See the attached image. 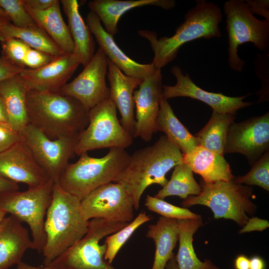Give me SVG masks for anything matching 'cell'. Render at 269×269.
Returning a JSON list of instances; mask_svg holds the SVG:
<instances>
[{"label":"cell","mask_w":269,"mask_h":269,"mask_svg":"<svg viewBox=\"0 0 269 269\" xmlns=\"http://www.w3.org/2000/svg\"><path fill=\"white\" fill-rule=\"evenodd\" d=\"M88 121L79 134L75 154L104 148L125 149L132 144L133 137L118 120L116 107L110 99L89 110Z\"/></svg>","instance_id":"10"},{"label":"cell","mask_w":269,"mask_h":269,"mask_svg":"<svg viewBox=\"0 0 269 269\" xmlns=\"http://www.w3.org/2000/svg\"><path fill=\"white\" fill-rule=\"evenodd\" d=\"M32 243L28 230L12 215L5 217L0 225V269H8L21 262Z\"/></svg>","instance_id":"21"},{"label":"cell","mask_w":269,"mask_h":269,"mask_svg":"<svg viewBox=\"0 0 269 269\" xmlns=\"http://www.w3.org/2000/svg\"><path fill=\"white\" fill-rule=\"evenodd\" d=\"M202 190L197 196H189L182 201L181 206L187 208L201 205L210 208L215 219L224 218L243 226L249 219L248 215H253L257 206L251 200L253 189L239 184L233 179L207 182L202 179Z\"/></svg>","instance_id":"6"},{"label":"cell","mask_w":269,"mask_h":269,"mask_svg":"<svg viewBox=\"0 0 269 269\" xmlns=\"http://www.w3.org/2000/svg\"><path fill=\"white\" fill-rule=\"evenodd\" d=\"M134 201L132 196L119 183L110 182L91 192L81 201L83 218H102L121 222L134 219Z\"/></svg>","instance_id":"12"},{"label":"cell","mask_w":269,"mask_h":269,"mask_svg":"<svg viewBox=\"0 0 269 269\" xmlns=\"http://www.w3.org/2000/svg\"><path fill=\"white\" fill-rule=\"evenodd\" d=\"M22 139V135L12 129L7 123H0V153Z\"/></svg>","instance_id":"40"},{"label":"cell","mask_w":269,"mask_h":269,"mask_svg":"<svg viewBox=\"0 0 269 269\" xmlns=\"http://www.w3.org/2000/svg\"><path fill=\"white\" fill-rule=\"evenodd\" d=\"M177 220L160 217L155 224L149 225L146 236L155 245L151 269H165L168 261L174 255L173 251L178 241Z\"/></svg>","instance_id":"27"},{"label":"cell","mask_w":269,"mask_h":269,"mask_svg":"<svg viewBox=\"0 0 269 269\" xmlns=\"http://www.w3.org/2000/svg\"><path fill=\"white\" fill-rule=\"evenodd\" d=\"M80 64L72 54H64L46 66L37 69L25 68L20 74L29 89L58 92L70 79Z\"/></svg>","instance_id":"18"},{"label":"cell","mask_w":269,"mask_h":269,"mask_svg":"<svg viewBox=\"0 0 269 269\" xmlns=\"http://www.w3.org/2000/svg\"><path fill=\"white\" fill-rule=\"evenodd\" d=\"M250 259L246 256L241 254L237 256L234 260L235 269H249Z\"/></svg>","instance_id":"45"},{"label":"cell","mask_w":269,"mask_h":269,"mask_svg":"<svg viewBox=\"0 0 269 269\" xmlns=\"http://www.w3.org/2000/svg\"><path fill=\"white\" fill-rule=\"evenodd\" d=\"M183 162L181 151L164 135L152 145L130 155L127 166L113 182L124 187L133 199L134 209L138 210L146 188L153 184L164 186L168 181L166 173Z\"/></svg>","instance_id":"3"},{"label":"cell","mask_w":269,"mask_h":269,"mask_svg":"<svg viewBox=\"0 0 269 269\" xmlns=\"http://www.w3.org/2000/svg\"><path fill=\"white\" fill-rule=\"evenodd\" d=\"M165 269H179L175 255L168 261Z\"/></svg>","instance_id":"50"},{"label":"cell","mask_w":269,"mask_h":269,"mask_svg":"<svg viewBox=\"0 0 269 269\" xmlns=\"http://www.w3.org/2000/svg\"><path fill=\"white\" fill-rule=\"evenodd\" d=\"M7 115L4 102L0 95V123H7Z\"/></svg>","instance_id":"48"},{"label":"cell","mask_w":269,"mask_h":269,"mask_svg":"<svg viewBox=\"0 0 269 269\" xmlns=\"http://www.w3.org/2000/svg\"><path fill=\"white\" fill-rule=\"evenodd\" d=\"M29 124L52 139L79 135L88 125L89 111L76 99L58 92L29 89Z\"/></svg>","instance_id":"2"},{"label":"cell","mask_w":269,"mask_h":269,"mask_svg":"<svg viewBox=\"0 0 269 269\" xmlns=\"http://www.w3.org/2000/svg\"><path fill=\"white\" fill-rule=\"evenodd\" d=\"M1 57L10 63L25 69L24 60L30 47L16 38H9L0 42Z\"/></svg>","instance_id":"37"},{"label":"cell","mask_w":269,"mask_h":269,"mask_svg":"<svg viewBox=\"0 0 269 269\" xmlns=\"http://www.w3.org/2000/svg\"><path fill=\"white\" fill-rule=\"evenodd\" d=\"M233 180L239 184L248 186L257 185L269 191V150L252 165L251 170L245 175L234 177Z\"/></svg>","instance_id":"34"},{"label":"cell","mask_w":269,"mask_h":269,"mask_svg":"<svg viewBox=\"0 0 269 269\" xmlns=\"http://www.w3.org/2000/svg\"><path fill=\"white\" fill-rule=\"evenodd\" d=\"M184 16V21L170 37L157 38L153 31L139 30L138 35L147 39L154 53L151 63L161 69L177 57L180 48L186 43L200 39L220 38L219 24L222 20L221 8L214 2L197 0Z\"/></svg>","instance_id":"1"},{"label":"cell","mask_w":269,"mask_h":269,"mask_svg":"<svg viewBox=\"0 0 269 269\" xmlns=\"http://www.w3.org/2000/svg\"><path fill=\"white\" fill-rule=\"evenodd\" d=\"M269 223L267 220L252 217L249 218L246 224L239 231V234L249 233L253 231L262 232L269 228Z\"/></svg>","instance_id":"42"},{"label":"cell","mask_w":269,"mask_h":269,"mask_svg":"<svg viewBox=\"0 0 269 269\" xmlns=\"http://www.w3.org/2000/svg\"><path fill=\"white\" fill-rule=\"evenodd\" d=\"M129 223L92 219L84 237L46 266L53 269H117L105 260L107 245H100L99 242Z\"/></svg>","instance_id":"9"},{"label":"cell","mask_w":269,"mask_h":269,"mask_svg":"<svg viewBox=\"0 0 269 269\" xmlns=\"http://www.w3.org/2000/svg\"><path fill=\"white\" fill-rule=\"evenodd\" d=\"M130 155L118 147L110 148L100 158L84 153L76 162L67 164L57 184L81 201L97 188L113 182L127 166Z\"/></svg>","instance_id":"5"},{"label":"cell","mask_w":269,"mask_h":269,"mask_svg":"<svg viewBox=\"0 0 269 269\" xmlns=\"http://www.w3.org/2000/svg\"><path fill=\"white\" fill-rule=\"evenodd\" d=\"M29 88L17 74L0 83V95L6 107L7 124L14 131L22 134L29 124L26 106Z\"/></svg>","instance_id":"23"},{"label":"cell","mask_w":269,"mask_h":269,"mask_svg":"<svg viewBox=\"0 0 269 269\" xmlns=\"http://www.w3.org/2000/svg\"><path fill=\"white\" fill-rule=\"evenodd\" d=\"M177 221L179 245L175 257L179 269H220L209 259L201 261L195 253L193 238L198 229L203 226L201 216Z\"/></svg>","instance_id":"29"},{"label":"cell","mask_w":269,"mask_h":269,"mask_svg":"<svg viewBox=\"0 0 269 269\" xmlns=\"http://www.w3.org/2000/svg\"><path fill=\"white\" fill-rule=\"evenodd\" d=\"M183 161L193 172L207 182L230 181L234 176L224 155L198 146L192 151L183 154Z\"/></svg>","instance_id":"24"},{"label":"cell","mask_w":269,"mask_h":269,"mask_svg":"<svg viewBox=\"0 0 269 269\" xmlns=\"http://www.w3.org/2000/svg\"><path fill=\"white\" fill-rule=\"evenodd\" d=\"M22 135L39 165L57 183L69 159L75 154L79 135L52 139L30 124Z\"/></svg>","instance_id":"11"},{"label":"cell","mask_w":269,"mask_h":269,"mask_svg":"<svg viewBox=\"0 0 269 269\" xmlns=\"http://www.w3.org/2000/svg\"><path fill=\"white\" fill-rule=\"evenodd\" d=\"M60 2L67 17L68 26L74 42L73 54L84 67L95 54V42L92 33L80 14L77 0H61Z\"/></svg>","instance_id":"25"},{"label":"cell","mask_w":269,"mask_h":269,"mask_svg":"<svg viewBox=\"0 0 269 269\" xmlns=\"http://www.w3.org/2000/svg\"><path fill=\"white\" fill-rule=\"evenodd\" d=\"M228 35V63L237 72L242 71L245 62L238 54V47L253 43L262 52L269 51V21L257 19L243 0H229L223 4Z\"/></svg>","instance_id":"7"},{"label":"cell","mask_w":269,"mask_h":269,"mask_svg":"<svg viewBox=\"0 0 269 269\" xmlns=\"http://www.w3.org/2000/svg\"><path fill=\"white\" fill-rule=\"evenodd\" d=\"M19 189L18 184L0 176V193Z\"/></svg>","instance_id":"46"},{"label":"cell","mask_w":269,"mask_h":269,"mask_svg":"<svg viewBox=\"0 0 269 269\" xmlns=\"http://www.w3.org/2000/svg\"><path fill=\"white\" fill-rule=\"evenodd\" d=\"M235 119V115L213 111L208 122L195 135L199 146L224 155L228 130Z\"/></svg>","instance_id":"31"},{"label":"cell","mask_w":269,"mask_h":269,"mask_svg":"<svg viewBox=\"0 0 269 269\" xmlns=\"http://www.w3.org/2000/svg\"><path fill=\"white\" fill-rule=\"evenodd\" d=\"M88 5L99 17L105 30L114 36L118 32L120 18L129 10L147 5L169 10L175 6L176 2L174 0H94Z\"/></svg>","instance_id":"22"},{"label":"cell","mask_w":269,"mask_h":269,"mask_svg":"<svg viewBox=\"0 0 269 269\" xmlns=\"http://www.w3.org/2000/svg\"><path fill=\"white\" fill-rule=\"evenodd\" d=\"M144 205L149 210L155 212L162 217L177 220L195 219L200 216L186 208L173 205L163 199L149 195L146 196Z\"/></svg>","instance_id":"35"},{"label":"cell","mask_w":269,"mask_h":269,"mask_svg":"<svg viewBox=\"0 0 269 269\" xmlns=\"http://www.w3.org/2000/svg\"><path fill=\"white\" fill-rule=\"evenodd\" d=\"M269 51L259 54L255 60L256 75L261 80L262 85L261 90L259 91V93H261L259 94L260 101L262 97L265 99V101L269 98Z\"/></svg>","instance_id":"38"},{"label":"cell","mask_w":269,"mask_h":269,"mask_svg":"<svg viewBox=\"0 0 269 269\" xmlns=\"http://www.w3.org/2000/svg\"><path fill=\"white\" fill-rule=\"evenodd\" d=\"M57 57L30 47L24 60V67L29 69H39L52 62Z\"/></svg>","instance_id":"39"},{"label":"cell","mask_w":269,"mask_h":269,"mask_svg":"<svg viewBox=\"0 0 269 269\" xmlns=\"http://www.w3.org/2000/svg\"><path fill=\"white\" fill-rule=\"evenodd\" d=\"M170 71L176 78V83L173 86H163V98L165 99L168 100L178 97H189L206 104L213 111L234 115L240 109L254 104L252 102L243 101L250 94L242 97H229L222 93L209 92L201 89L193 82L188 73L184 74L178 65L173 66Z\"/></svg>","instance_id":"16"},{"label":"cell","mask_w":269,"mask_h":269,"mask_svg":"<svg viewBox=\"0 0 269 269\" xmlns=\"http://www.w3.org/2000/svg\"><path fill=\"white\" fill-rule=\"evenodd\" d=\"M9 38L19 39L31 48L55 56L66 54L38 25L33 27L21 28L14 26L9 22L0 27V42Z\"/></svg>","instance_id":"30"},{"label":"cell","mask_w":269,"mask_h":269,"mask_svg":"<svg viewBox=\"0 0 269 269\" xmlns=\"http://www.w3.org/2000/svg\"><path fill=\"white\" fill-rule=\"evenodd\" d=\"M245 1L253 14L262 16L269 21V0H246Z\"/></svg>","instance_id":"41"},{"label":"cell","mask_w":269,"mask_h":269,"mask_svg":"<svg viewBox=\"0 0 269 269\" xmlns=\"http://www.w3.org/2000/svg\"><path fill=\"white\" fill-rule=\"evenodd\" d=\"M269 149V113L229 126L224 149L226 153H239L253 165Z\"/></svg>","instance_id":"14"},{"label":"cell","mask_w":269,"mask_h":269,"mask_svg":"<svg viewBox=\"0 0 269 269\" xmlns=\"http://www.w3.org/2000/svg\"><path fill=\"white\" fill-rule=\"evenodd\" d=\"M16 269H53L48 266L43 268H38L32 266L25 263L21 262L17 265Z\"/></svg>","instance_id":"49"},{"label":"cell","mask_w":269,"mask_h":269,"mask_svg":"<svg viewBox=\"0 0 269 269\" xmlns=\"http://www.w3.org/2000/svg\"><path fill=\"white\" fill-rule=\"evenodd\" d=\"M0 176L28 187L42 185L50 178L39 165L24 138L0 153Z\"/></svg>","instance_id":"17"},{"label":"cell","mask_w":269,"mask_h":269,"mask_svg":"<svg viewBox=\"0 0 269 269\" xmlns=\"http://www.w3.org/2000/svg\"><path fill=\"white\" fill-rule=\"evenodd\" d=\"M163 86L161 69L155 68L134 91L136 114L134 138L138 137L148 142L156 132L155 123L163 98Z\"/></svg>","instance_id":"15"},{"label":"cell","mask_w":269,"mask_h":269,"mask_svg":"<svg viewBox=\"0 0 269 269\" xmlns=\"http://www.w3.org/2000/svg\"><path fill=\"white\" fill-rule=\"evenodd\" d=\"M266 264L264 260L260 256H255L250 259L249 269H266Z\"/></svg>","instance_id":"47"},{"label":"cell","mask_w":269,"mask_h":269,"mask_svg":"<svg viewBox=\"0 0 269 269\" xmlns=\"http://www.w3.org/2000/svg\"><path fill=\"white\" fill-rule=\"evenodd\" d=\"M0 6L14 26L27 28L38 25L27 10L23 0H0Z\"/></svg>","instance_id":"36"},{"label":"cell","mask_w":269,"mask_h":269,"mask_svg":"<svg viewBox=\"0 0 269 269\" xmlns=\"http://www.w3.org/2000/svg\"><path fill=\"white\" fill-rule=\"evenodd\" d=\"M107 61L109 99L120 112L122 125L133 137L135 126L134 93L142 81L126 75L108 58Z\"/></svg>","instance_id":"20"},{"label":"cell","mask_w":269,"mask_h":269,"mask_svg":"<svg viewBox=\"0 0 269 269\" xmlns=\"http://www.w3.org/2000/svg\"><path fill=\"white\" fill-rule=\"evenodd\" d=\"M81 200L57 183L53 186L50 204L44 222L46 243L43 264L48 265L80 240L87 232L89 221L82 217Z\"/></svg>","instance_id":"4"},{"label":"cell","mask_w":269,"mask_h":269,"mask_svg":"<svg viewBox=\"0 0 269 269\" xmlns=\"http://www.w3.org/2000/svg\"><path fill=\"white\" fill-rule=\"evenodd\" d=\"M0 18H5L10 21L4 10L0 6Z\"/></svg>","instance_id":"51"},{"label":"cell","mask_w":269,"mask_h":269,"mask_svg":"<svg viewBox=\"0 0 269 269\" xmlns=\"http://www.w3.org/2000/svg\"><path fill=\"white\" fill-rule=\"evenodd\" d=\"M6 214L5 212L0 210V225Z\"/></svg>","instance_id":"53"},{"label":"cell","mask_w":269,"mask_h":269,"mask_svg":"<svg viewBox=\"0 0 269 269\" xmlns=\"http://www.w3.org/2000/svg\"><path fill=\"white\" fill-rule=\"evenodd\" d=\"M55 183L50 179L39 186L0 193V210L26 223L32 235V249L42 253L46 243L44 217L50 204Z\"/></svg>","instance_id":"8"},{"label":"cell","mask_w":269,"mask_h":269,"mask_svg":"<svg viewBox=\"0 0 269 269\" xmlns=\"http://www.w3.org/2000/svg\"><path fill=\"white\" fill-rule=\"evenodd\" d=\"M24 68L14 65L3 58L0 57V83L17 74H20Z\"/></svg>","instance_id":"43"},{"label":"cell","mask_w":269,"mask_h":269,"mask_svg":"<svg viewBox=\"0 0 269 269\" xmlns=\"http://www.w3.org/2000/svg\"><path fill=\"white\" fill-rule=\"evenodd\" d=\"M10 21L8 19L0 18V27L3 26V25L8 23Z\"/></svg>","instance_id":"52"},{"label":"cell","mask_w":269,"mask_h":269,"mask_svg":"<svg viewBox=\"0 0 269 269\" xmlns=\"http://www.w3.org/2000/svg\"><path fill=\"white\" fill-rule=\"evenodd\" d=\"M174 167L170 179L154 197L162 199L170 196H177L184 200L189 196L199 195L202 189L194 179L190 167L183 162Z\"/></svg>","instance_id":"32"},{"label":"cell","mask_w":269,"mask_h":269,"mask_svg":"<svg viewBox=\"0 0 269 269\" xmlns=\"http://www.w3.org/2000/svg\"><path fill=\"white\" fill-rule=\"evenodd\" d=\"M60 0L44 10L25 6L36 23L44 29L56 44L66 54H72L74 44L68 26L62 17Z\"/></svg>","instance_id":"28"},{"label":"cell","mask_w":269,"mask_h":269,"mask_svg":"<svg viewBox=\"0 0 269 269\" xmlns=\"http://www.w3.org/2000/svg\"><path fill=\"white\" fill-rule=\"evenodd\" d=\"M86 23L107 58L126 75L142 81L155 68L151 63L141 64L128 56L117 44L113 36L105 30L93 11L88 13Z\"/></svg>","instance_id":"19"},{"label":"cell","mask_w":269,"mask_h":269,"mask_svg":"<svg viewBox=\"0 0 269 269\" xmlns=\"http://www.w3.org/2000/svg\"><path fill=\"white\" fill-rule=\"evenodd\" d=\"M107 58L99 47L83 70L58 92L78 100L88 111L110 98V88L106 82Z\"/></svg>","instance_id":"13"},{"label":"cell","mask_w":269,"mask_h":269,"mask_svg":"<svg viewBox=\"0 0 269 269\" xmlns=\"http://www.w3.org/2000/svg\"><path fill=\"white\" fill-rule=\"evenodd\" d=\"M24 4L34 10H44L52 6L57 0H23Z\"/></svg>","instance_id":"44"},{"label":"cell","mask_w":269,"mask_h":269,"mask_svg":"<svg viewBox=\"0 0 269 269\" xmlns=\"http://www.w3.org/2000/svg\"><path fill=\"white\" fill-rule=\"evenodd\" d=\"M155 130L163 132L168 139L183 154L192 151L199 146L197 138L179 121L168 102L162 98L155 123Z\"/></svg>","instance_id":"26"},{"label":"cell","mask_w":269,"mask_h":269,"mask_svg":"<svg viewBox=\"0 0 269 269\" xmlns=\"http://www.w3.org/2000/svg\"><path fill=\"white\" fill-rule=\"evenodd\" d=\"M151 219L152 217L147 215L145 212H140L127 226L107 237L104 242L107 245L105 260L111 264L118 252L134 231L141 225Z\"/></svg>","instance_id":"33"}]
</instances>
